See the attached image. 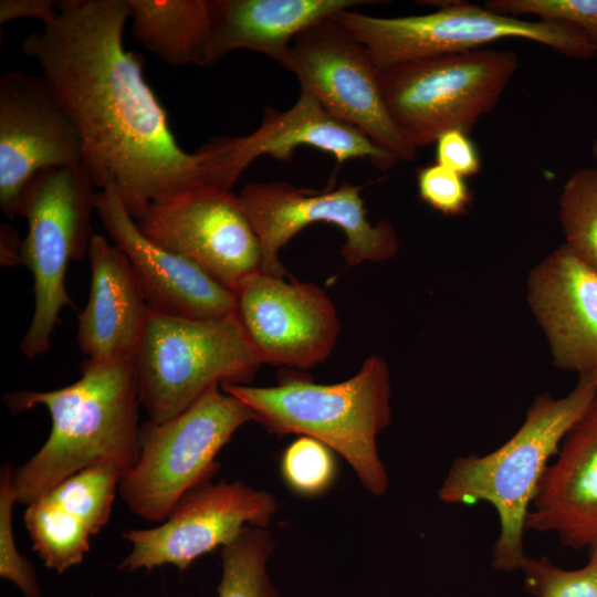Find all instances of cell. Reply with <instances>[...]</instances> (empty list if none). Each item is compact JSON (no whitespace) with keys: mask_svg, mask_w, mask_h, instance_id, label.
<instances>
[{"mask_svg":"<svg viewBox=\"0 0 597 597\" xmlns=\"http://www.w3.org/2000/svg\"><path fill=\"white\" fill-rule=\"evenodd\" d=\"M527 300L556 367L597 376V272L562 244L527 279Z\"/></svg>","mask_w":597,"mask_h":597,"instance_id":"obj_17","label":"cell"},{"mask_svg":"<svg viewBox=\"0 0 597 597\" xmlns=\"http://www.w3.org/2000/svg\"><path fill=\"white\" fill-rule=\"evenodd\" d=\"M97 189L83 163L39 171L28 184L19 216L28 222L20 264L33 277L34 312L20 348L28 359L51 349V337L64 306L73 303L65 274L71 261L88 253L95 234L91 217Z\"/></svg>","mask_w":597,"mask_h":597,"instance_id":"obj_6","label":"cell"},{"mask_svg":"<svg viewBox=\"0 0 597 597\" xmlns=\"http://www.w3.org/2000/svg\"><path fill=\"white\" fill-rule=\"evenodd\" d=\"M234 295L235 313L263 364L306 370L332 354L341 326L318 285L259 271Z\"/></svg>","mask_w":597,"mask_h":597,"instance_id":"obj_15","label":"cell"},{"mask_svg":"<svg viewBox=\"0 0 597 597\" xmlns=\"http://www.w3.org/2000/svg\"><path fill=\"white\" fill-rule=\"evenodd\" d=\"M370 0H217L208 64L237 50L282 63L292 41L313 24Z\"/></svg>","mask_w":597,"mask_h":597,"instance_id":"obj_22","label":"cell"},{"mask_svg":"<svg viewBox=\"0 0 597 597\" xmlns=\"http://www.w3.org/2000/svg\"><path fill=\"white\" fill-rule=\"evenodd\" d=\"M133 360L153 422L178 416L213 386L248 385L263 365L237 313L186 318L150 310Z\"/></svg>","mask_w":597,"mask_h":597,"instance_id":"obj_5","label":"cell"},{"mask_svg":"<svg viewBox=\"0 0 597 597\" xmlns=\"http://www.w3.org/2000/svg\"><path fill=\"white\" fill-rule=\"evenodd\" d=\"M57 17V1L53 0H1L0 24L19 18H33L49 24Z\"/></svg>","mask_w":597,"mask_h":597,"instance_id":"obj_32","label":"cell"},{"mask_svg":"<svg viewBox=\"0 0 597 597\" xmlns=\"http://www.w3.org/2000/svg\"><path fill=\"white\" fill-rule=\"evenodd\" d=\"M302 146L329 154L338 165L364 158L379 169H388L398 161L364 133L331 115L304 91L289 109L268 107L260 126L251 134L222 137L226 161L237 179L258 157L268 155L289 161Z\"/></svg>","mask_w":597,"mask_h":597,"instance_id":"obj_20","label":"cell"},{"mask_svg":"<svg viewBox=\"0 0 597 597\" xmlns=\"http://www.w3.org/2000/svg\"><path fill=\"white\" fill-rule=\"evenodd\" d=\"M254 412L213 386L178 416L140 428V453L119 482L127 507L147 522L163 523L179 499L219 470L216 458Z\"/></svg>","mask_w":597,"mask_h":597,"instance_id":"obj_7","label":"cell"},{"mask_svg":"<svg viewBox=\"0 0 597 597\" xmlns=\"http://www.w3.org/2000/svg\"><path fill=\"white\" fill-rule=\"evenodd\" d=\"M134 220L147 239L192 261L233 293L262 271L259 238L231 190L195 188L149 205Z\"/></svg>","mask_w":597,"mask_h":597,"instance_id":"obj_13","label":"cell"},{"mask_svg":"<svg viewBox=\"0 0 597 597\" xmlns=\"http://www.w3.org/2000/svg\"><path fill=\"white\" fill-rule=\"evenodd\" d=\"M588 562L597 567V538L588 546Z\"/></svg>","mask_w":597,"mask_h":597,"instance_id":"obj_34","label":"cell"},{"mask_svg":"<svg viewBox=\"0 0 597 597\" xmlns=\"http://www.w3.org/2000/svg\"><path fill=\"white\" fill-rule=\"evenodd\" d=\"M594 383H595L596 389H597V376L594 378Z\"/></svg>","mask_w":597,"mask_h":597,"instance_id":"obj_38","label":"cell"},{"mask_svg":"<svg viewBox=\"0 0 597 597\" xmlns=\"http://www.w3.org/2000/svg\"><path fill=\"white\" fill-rule=\"evenodd\" d=\"M276 510L274 496L265 490L206 478L179 499L165 522L122 533L132 551L117 568L134 573L174 565L185 570L198 557L232 543L244 528H265Z\"/></svg>","mask_w":597,"mask_h":597,"instance_id":"obj_12","label":"cell"},{"mask_svg":"<svg viewBox=\"0 0 597 597\" xmlns=\"http://www.w3.org/2000/svg\"><path fill=\"white\" fill-rule=\"evenodd\" d=\"M210 142H211V140H210ZM211 145H212V143H211ZM212 148H213V145H212ZM213 150H214V148H213ZM214 154H216V151H214ZM216 156H217V155H216ZM217 158H218V157H217ZM218 160H219V159H218ZM219 164H220V163H219ZM220 169H221V167H220ZM221 172H222V170H221ZM222 176H223V174H222ZM223 179H224V177H223ZM224 182H226V180H224ZM226 185H227V182H226ZM227 187H228V185H227ZM228 188H229V187H228ZM229 189H230V188H229Z\"/></svg>","mask_w":597,"mask_h":597,"instance_id":"obj_37","label":"cell"},{"mask_svg":"<svg viewBox=\"0 0 597 597\" xmlns=\"http://www.w3.org/2000/svg\"><path fill=\"white\" fill-rule=\"evenodd\" d=\"M520 570L527 593L535 597H597V567L587 563L564 569L547 557L524 556Z\"/></svg>","mask_w":597,"mask_h":597,"instance_id":"obj_27","label":"cell"},{"mask_svg":"<svg viewBox=\"0 0 597 597\" xmlns=\"http://www.w3.org/2000/svg\"><path fill=\"white\" fill-rule=\"evenodd\" d=\"M484 7L495 13L573 25L597 43V0H489Z\"/></svg>","mask_w":597,"mask_h":597,"instance_id":"obj_29","label":"cell"},{"mask_svg":"<svg viewBox=\"0 0 597 597\" xmlns=\"http://www.w3.org/2000/svg\"><path fill=\"white\" fill-rule=\"evenodd\" d=\"M87 255L91 287L77 328L84 360L109 365L133 359L149 313L136 275L123 251L100 234Z\"/></svg>","mask_w":597,"mask_h":597,"instance_id":"obj_21","label":"cell"},{"mask_svg":"<svg viewBox=\"0 0 597 597\" xmlns=\"http://www.w3.org/2000/svg\"><path fill=\"white\" fill-rule=\"evenodd\" d=\"M591 155L594 158L597 159V138L596 140L594 142L593 146H591Z\"/></svg>","mask_w":597,"mask_h":597,"instance_id":"obj_35","label":"cell"},{"mask_svg":"<svg viewBox=\"0 0 597 597\" xmlns=\"http://www.w3.org/2000/svg\"><path fill=\"white\" fill-rule=\"evenodd\" d=\"M80 129L45 77L22 71L0 78V209L19 216L29 181L41 170L83 163Z\"/></svg>","mask_w":597,"mask_h":597,"instance_id":"obj_14","label":"cell"},{"mask_svg":"<svg viewBox=\"0 0 597 597\" xmlns=\"http://www.w3.org/2000/svg\"><path fill=\"white\" fill-rule=\"evenodd\" d=\"M280 471L292 491L313 498L333 485L337 463L331 448L314 438L301 436L284 450Z\"/></svg>","mask_w":597,"mask_h":597,"instance_id":"obj_26","label":"cell"},{"mask_svg":"<svg viewBox=\"0 0 597 597\" xmlns=\"http://www.w3.org/2000/svg\"><path fill=\"white\" fill-rule=\"evenodd\" d=\"M526 516L525 528L554 533L579 549L597 538V396L563 439Z\"/></svg>","mask_w":597,"mask_h":597,"instance_id":"obj_19","label":"cell"},{"mask_svg":"<svg viewBox=\"0 0 597 597\" xmlns=\"http://www.w3.org/2000/svg\"><path fill=\"white\" fill-rule=\"evenodd\" d=\"M519 67L510 50L476 49L413 60L381 70L388 113L418 150L450 129L468 134L490 113Z\"/></svg>","mask_w":597,"mask_h":597,"instance_id":"obj_8","label":"cell"},{"mask_svg":"<svg viewBox=\"0 0 597 597\" xmlns=\"http://www.w3.org/2000/svg\"><path fill=\"white\" fill-rule=\"evenodd\" d=\"M417 185L422 201L444 216H460L471 202L464 177L439 164L421 168Z\"/></svg>","mask_w":597,"mask_h":597,"instance_id":"obj_30","label":"cell"},{"mask_svg":"<svg viewBox=\"0 0 597 597\" xmlns=\"http://www.w3.org/2000/svg\"><path fill=\"white\" fill-rule=\"evenodd\" d=\"M134 38L167 64L209 66L217 0H127Z\"/></svg>","mask_w":597,"mask_h":597,"instance_id":"obj_23","label":"cell"},{"mask_svg":"<svg viewBox=\"0 0 597 597\" xmlns=\"http://www.w3.org/2000/svg\"><path fill=\"white\" fill-rule=\"evenodd\" d=\"M95 211L112 242L127 256L150 311L186 318H221L235 313L231 290L140 232L114 184L97 191Z\"/></svg>","mask_w":597,"mask_h":597,"instance_id":"obj_16","label":"cell"},{"mask_svg":"<svg viewBox=\"0 0 597 597\" xmlns=\"http://www.w3.org/2000/svg\"><path fill=\"white\" fill-rule=\"evenodd\" d=\"M77 381L49 391L21 389L3 402L12 413L43 406L51 431L43 446L12 469L17 503L29 505L76 472L113 464L125 474L140 453V406L134 360L96 365L83 360Z\"/></svg>","mask_w":597,"mask_h":597,"instance_id":"obj_2","label":"cell"},{"mask_svg":"<svg viewBox=\"0 0 597 597\" xmlns=\"http://www.w3.org/2000/svg\"><path fill=\"white\" fill-rule=\"evenodd\" d=\"M128 19L127 0H61L56 19L29 34L21 51L75 121L95 187L114 184L137 219L154 202L217 184L207 148L179 146L139 55L125 49Z\"/></svg>","mask_w":597,"mask_h":597,"instance_id":"obj_1","label":"cell"},{"mask_svg":"<svg viewBox=\"0 0 597 597\" xmlns=\"http://www.w3.org/2000/svg\"><path fill=\"white\" fill-rule=\"evenodd\" d=\"M123 475L113 464L93 465L27 505L23 522L46 568L61 575L83 562L91 538L109 520Z\"/></svg>","mask_w":597,"mask_h":597,"instance_id":"obj_18","label":"cell"},{"mask_svg":"<svg viewBox=\"0 0 597 597\" xmlns=\"http://www.w3.org/2000/svg\"><path fill=\"white\" fill-rule=\"evenodd\" d=\"M22 240L18 233L8 224H1V264L17 265L20 264Z\"/></svg>","mask_w":597,"mask_h":597,"instance_id":"obj_33","label":"cell"},{"mask_svg":"<svg viewBox=\"0 0 597 597\" xmlns=\"http://www.w3.org/2000/svg\"><path fill=\"white\" fill-rule=\"evenodd\" d=\"M274 541L265 528L247 527L221 547L222 575L218 597H280L268 573Z\"/></svg>","mask_w":597,"mask_h":597,"instance_id":"obj_24","label":"cell"},{"mask_svg":"<svg viewBox=\"0 0 597 597\" xmlns=\"http://www.w3.org/2000/svg\"><path fill=\"white\" fill-rule=\"evenodd\" d=\"M596 396L591 377H579L564 397L537 396L520 429L504 444L482 457H459L449 469L438 491L442 502L485 501L498 512L500 535L492 553L494 569L520 568L525 556L526 516L547 461L558 452L566 433Z\"/></svg>","mask_w":597,"mask_h":597,"instance_id":"obj_4","label":"cell"},{"mask_svg":"<svg viewBox=\"0 0 597 597\" xmlns=\"http://www.w3.org/2000/svg\"><path fill=\"white\" fill-rule=\"evenodd\" d=\"M261 244L262 272L285 277L282 248L312 223L326 222L345 235L341 254L348 266L381 262L397 254L391 223L369 221L360 187L347 181L314 190L286 181L250 182L238 195Z\"/></svg>","mask_w":597,"mask_h":597,"instance_id":"obj_11","label":"cell"},{"mask_svg":"<svg viewBox=\"0 0 597 597\" xmlns=\"http://www.w3.org/2000/svg\"><path fill=\"white\" fill-rule=\"evenodd\" d=\"M434 144L437 164L464 178L480 171L481 158L467 132L447 130L437 138Z\"/></svg>","mask_w":597,"mask_h":597,"instance_id":"obj_31","label":"cell"},{"mask_svg":"<svg viewBox=\"0 0 597 597\" xmlns=\"http://www.w3.org/2000/svg\"><path fill=\"white\" fill-rule=\"evenodd\" d=\"M281 65L331 115L364 133L398 161L416 158L418 150L399 133L386 107L381 70L336 21L324 19L300 33Z\"/></svg>","mask_w":597,"mask_h":597,"instance_id":"obj_10","label":"cell"},{"mask_svg":"<svg viewBox=\"0 0 597 597\" xmlns=\"http://www.w3.org/2000/svg\"><path fill=\"white\" fill-rule=\"evenodd\" d=\"M271 387L222 385L243 401L268 432L314 438L341 454L374 495L388 489L377 438L391 419L390 376L379 356L367 357L350 378L317 384L300 374H281Z\"/></svg>","mask_w":597,"mask_h":597,"instance_id":"obj_3","label":"cell"},{"mask_svg":"<svg viewBox=\"0 0 597 597\" xmlns=\"http://www.w3.org/2000/svg\"><path fill=\"white\" fill-rule=\"evenodd\" d=\"M559 222L570 251L597 272V168L573 172L559 197Z\"/></svg>","mask_w":597,"mask_h":597,"instance_id":"obj_25","label":"cell"},{"mask_svg":"<svg viewBox=\"0 0 597 597\" xmlns=\"http://www.w3.org/2000/svg\"><path fill=\"white\" fill-rule=\"evenodd\" d=\"M209 145H211V142L209 143ZM210 147H211V149H212V151H213V154H214V150H213V148H212V145H211ZM214 156H216V154H214ZM216 158H217V156H216ZM218 163H219V160H218ZM219 168H220V164H219ZM220 171H221V169H220ZM221 176H222V172H221ZM222 179H223V176H222ZM223 182H224V179H223ZM224 186H226L227 189H229V188L227 187L226 182H224ZM229 190H231V189H229Z\"/></svg>","mask_w":597,"mask_h":597,"instance_id":"obj_36","label":"cell"},{"mask_svg":"<svg viewBox=\"0 0 597 597\" xmlns=\"http://www.w3.org/2000/svg\"><path fill=\"white\" fill-rule=\"evenodd\" d=\"M331 19L367 49L380 70L423 57L482 49L505 39L534 41L575 59L597 55V43L573 25L522 20L462 1L425 14L380 18L350 9Z\"/></svg>","mask_w":597,"mask_h":597,"instance_id":"obj_9","label":"cell"},{"mask_svg":"<svg viewBox=\"0 0 597 597\" xmlns=\"http://www.w3.org/2000/svg\"><path fill=\"white\" fill-rule=\"evenodd\" d=\"M12 469L6 463L0 470V577L11 582L24 597H41L35 569L19 553L14 540L12 515L17 500L11 484Z\"/></svg>","mask_w":597,"mask_h":597,"instance_id":"obj_28","label":"cell"}]
</instances>
